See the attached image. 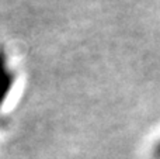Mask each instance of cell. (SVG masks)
<instances>
[{"mask_svg":"<svg viewBox=\"0 0 160 159\" xmlns=\"http://www.w3.org/2000/svg\"><path fill=\"white\" fill-rule=\"evenodd\" d=\"M16 83V73L11 69L4 48L0 45V109L6 103Z\"/></svg>","mask_w":160,"mask_h":159,"instance_id":"obj_1","label":"cell"},{"mask_svg":"<svg viewBox=\"0 0 160 159\" xmlns=\"http://www.w3.org/2000/svg\"><path fill=\"white\" fill-rule=\"evenodd\" d=\"M153 156H155V159H160V140L156 142V145H155V149H153Z\"/></svg>","mask_w":160,"mask_h":159,"instance_id":"obj_2","label":"cell"}]
</instances>
